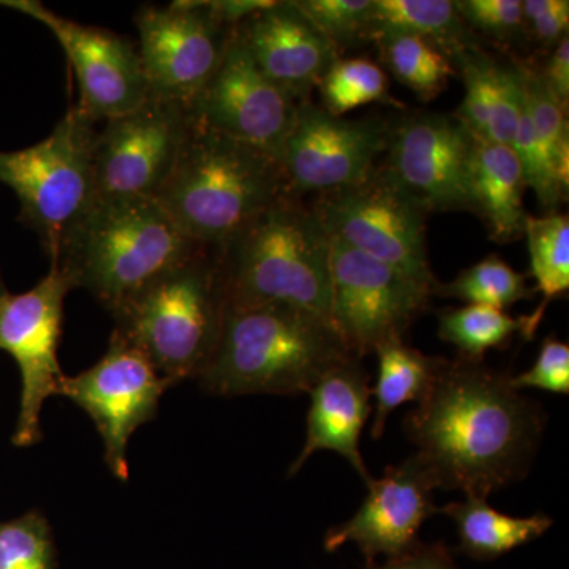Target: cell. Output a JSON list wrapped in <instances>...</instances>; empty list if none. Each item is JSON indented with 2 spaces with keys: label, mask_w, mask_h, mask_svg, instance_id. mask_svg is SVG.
<instances>
[{
  "label": "cell",
  "mask_w": 569,
  "mask_h": 569,
  "mask_svg": "<svg viewBox=\"0 0 569 569\" xmlns=\"http://www.w3.org/2000/svg\"><path fill=\"white\" fill-rule=\"evenodd\" d=\"M475 134L456 114L419 112L391 123L387 168L426 213L471 211Z\"/></svg>",
  "instance_id": "cell-14"
},
{
  "label": "cell",
  "mask_w": 569,
  "mask_h": 569,
  "mask_svg": "<svg viewBox=\"0 0 569 569\" xmlns=\"http://www.w3.org/2000/svg\"><path fill=\"white\" fill-rule=\"evenodd\" d=\"M522 10L529 41L546 52L568 36V0H522Z\"/></svg>",
  "instance_id": "cell-36"
},
{
  "label": "cell",
  "mask_w": 569,
  "mask_h": 569,
  "mask_svg": "<svg viewBox=\"0 0 569 569\" xmlns=\"http://www.w3.org/2000/svg\"><path fill=\"white\" fill-rule=\"evenodd\" d=\"M509 377L485 361L443 358L408 411L403 430L438 489L488 498L529 475L548 415Z\"/></svg>",
  "instance_id": "cell-1"
},
{
  "label": "cell",
  "mask_w": 569,
  "mask_h": 569,
  "mask_svg": "<svg viewBox=\"0 0 569 569\" xmlns=\"http://www.w3.org/2000/svg\"><path fill=\"white\" fill-rule=\"evenodd\" d=\"M366 569H459L455 556L445 542L419 541L403 556L388 560L385 565H366Z\"/></svg>",
  "instance_id": "cell-37"
},
{
  "label": "cell",
  "mask_w": 569,
  "mask_h": 569,
  "mask_svg": "<svg viewBox=\"0 0 569 569\" xmlns=\"http://www.w3.org/2000/svg\"><path fill=\"white\" fill-rule=\"evenodd\" d=\"M526 179L511 146L497 144L475 137L471 156L470 192L473 212L489 228V236L498 244L518 241L526 231L523 208Z\"/></svg>",
  "instance_id": "cell-22"
},
{
  "label": "cell",
  "mask_w": 569,
  "mask_h": 569,
  "mask_svg": "<svg viewBox=\"0 0 569 569\" xmlns=\"http://www.w3.org/2000/svg\"><path fill=\"white\" fill-rule=\"evenodd\" d=\"M535 290L527 276L516 271L497 254L459 272L448 283H437L433 296L459 299L467 306H485L507 310L520 301H530Z\"/></svg>",
  "instance_id": "cell-30"
},
{
  "label": "cell",
  "mask_w": 569,
  "mask_h": 569,
  "mask_svg": "<svg viewBox=\"0 0 569 569\" xmlns=\"http://www.w3.org/2000/svg\"><path fill=\"white\" fill-rule=\"evenodd\" d=\"M378 373L372 397H376L370 436L380 440L392 411L403 403L419 402L432 385L440 356H427L407 346L403 339L389 340L377 348Z\"/></svg>",
  "instance_id": "cell-25"
},
{
  "label": "cell",
  "mask_w": 569,
  "mask_h": 569,
  "mask_svg": "<svg viewBox=\"0 0 569 569\" xmlns=\"http://www.w3.org/2000/svg\"><path fill=\"white\" fill-rule=\"evenodd\" d=\"M433 290L331 238V323L358 358L403 339L426 312Z\"/></svg>",
  "instance_id": "cell-10"
},
{
  "label": "cell",
  "mask_w": 569,
  "mask_h": 569,
  "mask_svg": "<svg viewBox=\"0 0 569 569\" xmlns=\"http://www.w3.org/2000/svg\"><path fill=\"white\" fill-rule=\"evenodd\" d=\"M73 290L59 266L32 290L7 295L0 305V351H6L21 373L20 413L14 426V447L40 443L41 411L52 396H61L66 373L59 365L63 302Z\"/></svg>",
  "instance_id": "cell-11"
},
{
  "label": "cell",
  "mask_w": 569,
  "mask_h": 569,
  "mask_svg": "<svg viewBox=\"0 0 569 569\" xmlns=\"http://www.w3.org/2000/svg\"><path fill=\"white\" fill-rule=\"evenodd\" d=\"M192 127L190 107L153 97L104 121L93 151L97 198L156 200Z\"/></svg>",
  "instance_id": "cell-12"
},
{
  "label": "cell",
  "mask_w": 569,
  "mask_h": 569,
  "mask_svg": "<svg viewBox=\"0 0 569 569\" xmlns=\"http://www.w3.org/2000/svg\"><path fill=\"white\" fill-rule=\"evenodd\" d=\"M380 33H407L429 41L451 58L466 48L481 47L451 0H373L367 41Z\"/></svg>",
  "instance_id": "cell-24"
},
{
  "label": "cell",
  "mask_w": 569,
  "mask_h": 569,
  "mask_svg": "<svg viewBox=\"0 0 569 569\" xmlns=\"http://www.w3.org/2000/svg\"><path fill=\"white\" fill-rule=\"evenodd\" d=\"M203 247L183 234L157 200L97 198L51 266L112 316Z\"/></svg>",
  "instance_id": "cell-4"
},
{
  "label": "cell",
  "mask_w": 569,
  "mask_h": 569,
  "mask_svg": "<svg viewBox=\"0 0 569 569\" xmlns=\"http://www.w3.org/2000/svg\"><path fill=\"white\" fill-rule=\"evenodd\" d=\"M306 441L288 470L293 478L317 451H332L355 468L365 485L372 481L359 449L362 429L372 413L370 376L361 358L335 367L310 389Z\"/></svg>",
  "instance_id": "cell-20"
},
{
  "label": "cell",
  "mask_w": 569,
  "mask_h": 569,
  "mask_svg": "<svg viewBox=\"0 0 569 569\" xmlns=\"http://www.w3.org/2000/svg\"><path fill=\"white\" fill-rule=\"evenodd\" d=\"M301 103L258 69L233 32L219 70L190 110L209 129L253 146L279 162Z\"/></svg>",
  "instance_id": "cell-17"
},
{
  "label": "cell",
  "mask_w": 569,
  "mask_h": 569,
  "mask_svg": "<svg viewBox=\"0 0 569 569\" xmlns=\"http://www.w3.org/2000/svg\"><path fill=\"white\" fill-rule=\"evenodd\" d=\"M511 387L539 389L552 395L567 396L569 392V347L557 337L549 336L542 340L535 365L519 376L509 377Z\"/></svg>",
  "instance_id": "cell-35"
},
{
  "label": "cell",
  "mask_w": 569,
  "mask_h": 569,
  "mask_svg": "<svg viewBox=\"0 0 569 569\" xmlns=\"http://www.w3.org/2000/svg\"><path fill=\"white\" fill-rule=\"evenodd\" d=\"M220 250L228 307L290 306L331 321V238L288 192Z\"/></svg>",
  "instance_id": "cell-5"
},
{
  "label": "cell",
  "mask_w": 569,
  "mask_h": 569,
  "mask_svg": "<svg viewBox=\"0 0 569 569\" xmlns=\"http://www.w3.org/2000/svg\"><path fill=\"white\" fill-rule=\"evenodd\" d=\"M337 52L367 41L373 0H296Z\"/></svg>",
  "instance_id": "cell-33"
},
{
  "label": "cell",
  "mask_w": 569,
  "mask_h": 569,
  "mask_svg": "<svg viewBox=\"0 0 569 569\" xmlns=\"http://www.w3.org/2000/svg\"><path fill=\"white\" fill-rule=\"evenodd\" d=\"M234 36L258 69L299 102L310 100L340 58L296 0L269 3L239 22Z\"/></svg>",
  "instance_id": "cell-19"
},
{
  "label": "cell",
  "mask_w": 569,
  "mask_h": 569,
  "mask_svg": "<svg viewBox=\"0 0 569 569\" xmlns=\"http://www.w3.org/2000/svg\"><path fill=\"white\" fill-rule=\"evenodd\" d=\"M519 62L535 144L541 157L550 190L561 203L567 200L569 189L568 108L550 92L539 74L538 67Z\"/></svg>",
  "instance_id": "cell-26"
},
{
  "label": "cell",
  "mask_w": 569,
  "mask_h": 569,
  "mask_svg": "<svg viewBox=\"0 0 569 569\" xmlns=\"http://www.w3.org/2000/svg\"><path fill=\"white\" fill-rule=\"evenodd\" d=\"M391 123L370 118L350 121L302 102L279 156L291 193H325L361 181L388 149Z\"/></svg>",
  "instance_id": "cell-15"
},
{
  "label": "cell",
  "mask_w": 569,
  "mask_h": 569,
  "mask_svg": "<svg viewBox=\"0 0 569 569\" xmlns=\"http://www.w3.org/2000/svg\"><path fill=\"white\" fill-rule=\"evenodd\" d=\"M456 526L459 545L456 552L468 559L490 561L530 545L553 526L545 512L515 518L490 507L488 498L466 497L438 508Z\"/></svg>",
  "instance_id": "cell-23"
},
{
  "label": "cell",
  "mask_w": 569,
  "mask_h": 569,
  "mask_svg": "<svg viewBox=\"0 0 569 569\" xmlns=\"http://www.w3.org/2000/svg\"><path fill=\"white\" fill-rule=\"evenodd\" d=\"M321 108L336 118L370 103H396L383 67L370 59L339 58L318 86Z\"/></svg>",
  "instance_id": "cell-31"
},
{
  "label": "cell",
  "mask_w": 569,
  "mask_h": 569,
  "mask_svg": "<svg viewBox=\"0 0 569 569\" xmlns=\"http://www.w3.org/2000/svg\"><path fill=\"white\" fill-rule=\"evenodd\" d=\"M550 92L565 108L569 102V39L568 36L549 52L545 66L538 69Z\"/></svg>",
  "instance_id": "cell-38"
},
{
  "label": "cell",
  "mask_w": 569,
  "mask_h": 569,
  "mask_svg": "<svg viewBox=\"0 0 569 569\" xmlns=\"http://www.w3.org/2000/svg\"><path fill=\"white\" fill-rule=\"evenodd\" d=\"M312 211L331 238L437 287L427 258V213L383 164L351 186L318 193Z\"/></svg>",
  "instance_id": "cell-8"
},
{
  "label": "cell",
  "mask_w": 569,
  "mask_h": 569,
  "mask_svg": "<svg viewBox=\"0 0 569 569\" xmlns=\"http://www.w3.org/2000/svg\"><path fill=\"white\" fill-rule=\"evenodd\" d=\"M531 276L542 302L529 316L531 331H538L546 307L569 290V219L567 213L552 212L545 217H527Z\"/></svg>",
  "instance_id": "cell-28"
},
{
  "label": "cell",
  "mask_w": 569,
  "mask_h": 569,
  "mask_svg": "<svg viewBox=\"0 0 569 569\" xmlns=\"http://www.w3.org/2000/svg\"><path fill=\"white\" fill-rule=\"evenodd\" d=\"M97 122L70 107L47 140L0 152V183L17 193L21 222L39 236L51 264L97 201Z\"/></svg>",
  "instance_id": "cell-7"
},
{
  "label": "cell",
  "mask_w": 569,
  "mask_h": 569,
  "mask_svg": "<svg viewBox=\"0 0 569 569\" xmlns=\"http://www.w3.org/2000/svg\"><path fill=\"white\" fill-rule=\"evenodd\" d=\"M9 291H7L6 283H3L2 274H0V305H2L3 299L7 298Z\"/></svg>",
  "instance_id": "cell-39"
},
{
  "label": "cell",
  "mask_w": 569,
  "mask_h": 569,
  "mask_svg": "<svg viewBox=\"0 0 569 569\" xmlns=\"http://www.w3.org/2000/svg\"><path fill=\"white\" fill-rule=\"evenodd\" d=\"M227 309L220 250L203 247L112 313V335L137 348L174 388L197 380L208 365Z\"/></svg>",
  "instance_id": "cell-6"
},
{
  "label": "cell",
  "mask_w": 569,
  "mask_h": 569,
  "mask_svg": "<svg viewBox=\"0 0 569 569\" xmlns=\"http://www.w3.org/2000/svg\"><path fill=\"white\" fill-rule=\"evenodd\" d=\"M0 569H56V545L47 516L29 511L0 522Z\"/></svg>",
  "instance_id": "cell-32"
},
{
  "label": "cell",
  "mask_w": 569,
  "mask_h": 569,
  "mask_svg": "<svg viewBox=\"0 0 569 569\" xmlns=\"http://www.w3.org/2000/svg\"><path fill=\"white\" fill-rule=\"evenodd\" d=\"M372 41L392 77L417 93L422 102L437 99L447 89L449 78L456 73L448 56L419 37L380 33Z\"/></svg>",
  "instance_id": "cell-29"
},
{
  "label": "cell",
  "mask_w": 569,
  "mask_h": 569,
  "mask_svg": "<svg viewBox=\"0 0 569 569\" xmlns=\"http://www.w3.org/2000/svg\"><path fill=\"white\" fill-rule=\"evenodd\" d=\"M437 489L436 479L418 455L385 468L381 478L367 485V497L353 518L326 531V552L355 542L367 565L376 563L380 556L388 560L403 556L418 545L422 523L437 515Z\"/></svg>",
  "instance_id": "cell-18"
},
{
  "label": "cell",
  "mask_w": 569,
  "mask_h": 569,
  "mask_svg": "<svg viewBox=\"0 0 569 569\" xmlns=\"http://www.w3.org/2000/svg\"><path fill=\"white\" fill-rule=\"evenodd\" d=\"M149 97L192 107L233 39L216 2L181 0L134 14Z\"/></svg>",
  "instance_id": "cell-9"
},
{
  "label": "cell",
  "mask_w": 569,
  "mask_h": 569,
  "mask_svg": "<svg viewBox=\"0 0 569 569\" xmlns=\"http://www.w3.org/2000/svg\"><path fill=\"white\" fill-rule=\"evenodd\" d=\"M288 192L274 157L193 118L173 173L156 200L193 242L222 249Z\"/></svg>",
  "instance_id": "cell-3"
},
{
  "label": "cell",
  "mask_w": 569,
  "mask_h": 569,
  "mask_svg": "<svg viewBox=\"0 0 569 569\" xmlns=\"http://www.w3.org/2000/svg\"><path fill=\"white\" fill-rule=\"evenodd\" d=\"M173 388L137 348L111 335L107 353L89 369L66 377L61 396L92 419L112 477L129 481V441L152 421L160 399Z\"/></svg>",
  "instance_id": "cell-13"
},
{
  "label": "cell",
  "mask_w": 569,
  "mask_h": 569,
  "mask_svg": "<svg viewBox=\"0 0 569 569\" xmlns=\"http://www.w3.org/2000/svg\"><path fill=\"white\" fill-rule=\"evenodd\" d=\"M0 6L39 21L59 41L77 73V107L93 122L134 110L149 99L140 51L111 31L63 18L37 0H2Z\"/></svg>",
  "instance_id": "cell-16"
},
{
  "label": "cell",
  "mask_w": 569,
  "mask_h": 569,
  "mask_svg": "<svg viewBox=\"0 0 569 569\" xmlns=\"http://www.w3.org/2000/svg\"><path fill=\"white\" fill-rule=\"evenodd\" d=\"M459 17L471 32H479L505 47L530 43L522 0H458Z\"/></svg>",
  "instance_id": "cell-34"
},
{
  "label": "cell",
  "mask_w": 569,
  "mask_h": 569,
  "mask_svg": "<svg viewBox=\"0 0 569 569\" xmlns=\"http://www.w3.org/2000/svg\"><path fill=\"white\" fill-rule=\"evenodd\" d=\"M351 358L358 356L317 313L277 305L228 307L219 343L197 381L213 396L301 395Z\"/></svg>",
  "instance_id": "cell-2"
},
{
  "label": "cell",
  "mask_w": 569,
  "mask_h": 569,
  "mask_svg": "<svg viewBox=\"0 0 569 569\" xmlns=\"http://www.w3.org/2000/svg\"><path fill=\"white\" fill-rule=\"evenodd\" d=\"M516 335L533 339L529 317H511L505 310L463 306L438 313V337L459 350L460 358L482 361L490 350H501Z\"/></svg>",
  "instance_id": "cell-27"
},
{
  "label": "cell",
  "mask_w": 569,
  "mask_h": 569,
  "mask_svg": "<svg viewBox=\"0 0 569 569\" xmlns=\"http://www.w3.org/2000/svg\"><path fill=\"white\" fill-rule=\"evenodd\" d=\"M449 61L466 88L456 116L479 140L511 146L523 100L520 62L501 63L481 47L455 52Z\"/></svg>",
  "instance_id": "cell-21"
}]
</instances>
